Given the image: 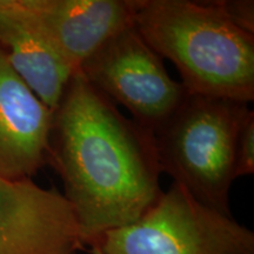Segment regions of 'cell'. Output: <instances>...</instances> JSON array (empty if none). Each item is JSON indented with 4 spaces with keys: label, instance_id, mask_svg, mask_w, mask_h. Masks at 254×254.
I'll return each mask as SVG.
<instances>
[{
    "label": "cell",
    "instance_id": "1",
    "mask_svg": "<svg viewBox=\"0 0 254 254\" xmlns=\"http://www.w3.org/2000/svg\"><path fill=\"white\" fill-rule=\"evenodd\" d=\"M49 165L90 247L138 220L163 194L153 133L126 118L79 71L53 110Z\"/></svg>",
    "mask_w": 254,
    "mask_h": 254
},
{
    "label": "cell",
    "instance_id": "2",
    "mask_svg": "<svg viewBox=\"0 0 254 254\" xmlns=\"http://www.w3.org/2000/svg\"><path fill=\"white\" fill-rule=\"evenodd\" d=\"M133 26L176 66L189 93L254 100V34L232 23L218 0H135Z\"/></svg>",
    "mask_w": 254,
    "mask_h": 254
},
{
    "label": "cell",
    "instance_id": "3",
    "mask_svg": "<svg viewBox=\"0 0 254 254\" xmlns=\"http://www.w3.org/2000/svg\"><path fill=\"white\" fill-rule=\"evenodd\" d=\"M252 112L244 101L187 93L152 132L161 173L201 204L232 215L238 138Z\"/></svg>",
    "mask_w": 254,
    "mask_h": 254
},
{
    "label": "cell",
    "instance_id": "4",
    "mask_svg": "<svg viewBox=\"0 0 254 254\" xmlns=\"http://www.w3.org/2000/svg\"><path fill=\"white\" fill-rule=\"evenodd\" d=\"M95 246L104 254H254V233L172 183L138 220Z\"/></svg>",
    "mask_w": 254,
    "mask_h": 254
},
{
    "label": "cell",
    "instance_id": "5",
    "mask_svg": "<svg viewBox=\"0 0 254 254\" xmlns=\"http://www.w3.org/2000/svg\"><path fill=\"white\" fill-rule=\"evenodd\" d=\"M80 74L133 120L153 132L189 92L168 74L164 59L152 50L133 23L104 41L81 64Z\"/></svg>",
    "mask_w": 254,
    "mask_h": 254
},
{
    "label": "cell",
    "instance_id": "6",
    "mask_svg": "<svg viewBox=\"0 0 254 254\" xmlns=\"http://www.w3.org/2000/svg\"><path fill=\"white\" fill-rule=\"evenodd\" d=\"M86 243L67 199L33 179H0V254H79Z\"/></svg>",
    "mask_w": 254,
    "mask_h": 254
},
{
    "label": "cell",
    "instance_id": "7",
    "mask_svg": "<svg viewBox=\"0 0 254 254\" xmlns=\"http://www.w3.org/2000/svg\"><path fill=\"white\" fill-rule=\"evenodd\" d=\"M135 0H0L75 69L105 40L133 23Z\"/></svg>",
    "mask_w": 254,
    "mask_h": 254
},
{
    "label": "cell",
    "instance_id": "8",
    "mask_svg": "<svg viewBox=\"0 0 254 254\" xmlns=\"http://www.w3.org/2000/svg\"><path fill=\"white\" fill-rule=\"evenodd\" d=\"M53 111L30 90L0 51V179H33L50 164Z\"/></svg>",
    "mask_w": 254,
    "mask_h": 254
},
{
    "label": "cell",
    "instance_id": "9",
    "mask_svg": "<svg viewBox=\"0 0 254 254\" xmlns=\"http://www.w3.org/2000/svg\"><path fill=\"white\" fill-rule=\"evenodd\" d=\"M0 51L19 78L52 111L78 71L24 21L2 9Z\"/></svg>",
    "mask_w": 254,
    "mask_h": 254
},
{
    "label": "cell",
    "instance_id": "10",
    "mask_svg": "<svg viewBox=\"0 0 254 254\" xmlns=\"http://www.w3.org/2000/svg\"><path fill=\"white\" fill-rule=\"evenodd\" d=\"M254 174V112L247 118L238 138L234 178Z\"/></svg>",
    "mask_w": 254,
    "mask_h": 254
},
{
    "label": "cell",
    "instance_id": "11",
    "mask_svg": "<svg viewBox=\"0 0 254 254\" xmlns=\"http://www.w3.org/2000/svg\"><path fill=\"white\" fill-rule=\"evenodd\" d=\"M226 17L238 27L254 34L253 0H218Z\"/></svg>",
    "mask_w": 254,
    "mask_h": 254
},
{
    "label": "cell",
    "instance_id": "12",
    "mask_svg": "<svg viewBox=\"0 0 254 254\" xmlns=\"http://www.w3.org/2000/svg\"><path fill=\"white\" fill-rule=\"evenodd\" d=\"M90 252H91V254H104L103 251L100 250V247H98L95 245L90 247Z\"/></svg>",
    "mask_w": 254,
    "mask_h": 254
}]
</instances>
